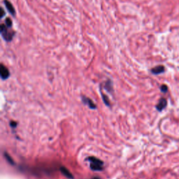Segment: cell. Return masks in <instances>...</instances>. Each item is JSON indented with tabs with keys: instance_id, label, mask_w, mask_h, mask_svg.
Segmentation results:
<instances>
[{
	"instance_id": "cell-1",
	"label": "cell",
	"mask_w": 179,
	"mask_h": 179,
	"mask_svg": "<svg viewBox=\"0 0 179 179\" xmlns=\"http://www.w3.org/2000/svg\"><path fill=\"white\" fill-rule=\"evenodd\" d=\"M0 31H1V36L6 42H10L12 41L16 34V32L11 30V28L6 26L5 24H1Z\"/></svg>"
},
{
	"instance_id": "cell-2",
	"label": "cell",
	"mask_w": 179,
	"mask_h": 179,
	"mask_svg": "<svg viewBox=\"0 0 179 179\" xmlns=\"http://www.w3.org/2000/svg\"><path fill=\"white\" fill-rule=\"evenodd\" d=\"M88 160L90 161V168L94 171H101L103 169V162L100 159L95 157H90L88 158Z\"/></svg>"
},
{
	"instance_id": "cell-3",
	"label": "cell",
	"mask_w": 179,
	"mask_h": 179,
	"mask_svg": "<svg viewBox=\"0 0 179 179\" xmlns=\"http://www.w3.org/2000/svg\"><path fill=\"white\" fill-rule=\"evenodd\" d=\"M4 5L6 6V9H7V11H9V14H11V16H13L14 17H16V10H15V8H14V6H13V4H11L9 0H4Z\"/></svg>"
},
{
	"instance_id": "cell-4",
	"label": "cell",
	"mask_w": 179,
	"mask_h": 179,
	"mask_svg": "<svg viewBox=\"0 0 179 179\" xmlns=\"http://www.w3.org/2000/svg\"><path fill=\"white\" fill-rule=\"evenodd\" d=\"M0 72H1V77L3 80L8 78L10 76V73L9 71L4 64H1V69H0Z\"/></svg>"
},
{
	"instance_id": "cell-5",
	"label": "cell",
	"mask_w": 179,
	"mask_h": 179,
	"mask_svg": "<svg viewBox=\"0 0 179 179\" xmlns=\"http://www.w3.org/2000/svg\"><path fill=\"white\" fill-rule=\"evenodd\" d=\"M167 105V101L165 98H161L156 106V109L158 111H162Z\"/></svg>"
},
{
	"instance_id": "cell-6",
	"label": "cell",
	"mask_w": 179,
	"mask_h": 179,
	"mask_svg": "<svg viewBox=\"0 0 179 179\" xmlns=\"http://www.w3.org/2000/svg\"><path fill=\"white\" fill-rule=\"evenodd\" d=\"M164 71H165V68L162 65L157 66V67H154V68L151 69V72H152V74H155V75H158V74L164 73Z\"/></svg>"
},
{
	"instance_id": "cell-7",
	"label": "cell",
	"mask_w": 179,
	"mask_h": 179,
	"mask_svg": "<svg viewBox=\"0 0 179 179\" xmlns=\"http://www.w3.org/2000/svg\"><path fill=\"white\" fill-rule=\"evenodd\" d=\"M83 102H85V104H88V106H89L90 108H91V109H95V108H96V106H95V104L93 103V101H92L91 99L83 97Z\"/></svg>"
},
{
	"instance_id": "cell-8",
	"label": "cell",
	"mask_w": 179,
	"mask_h": 179,
	"mask_svg": "<svg viewBox=\"0 0 179 179\" xmlns=\"http://www.w3.org/2000/svg\"><path fill=\"white\" fill-rule=\"evenodd\" d=\"M60 171H61V172H62V173L66 177H67V178H73V176H72V174H71L70 172H69V171L68 170V169H66L65 167H61Z\"/></svg>"
},
{
	"instance_id": "cell-9",
	"label": "cell",
	"mask_w": 179,
	"mask_h": 179,
	"mask_svg": "<svg viewBox=\"0 0 179 179\" xmlns=\"http://www.w3.org/2000/svg\"><path fill=\"white\" fill-rule=\"evenodd\" d=\"M5 25L9 28H11L13 25V22L10 18H6L5 20Z\"/></svg>"
},
{
	"instance_id": "cell-10",
	"label": "cell",
	"mask_w": 179,
	"mask_h": 179,
	"mask_svg": "<svg viewBox=\"0 0 179 179\" xmlns=\"http://www.w3.org/2000/svg\"><path fill=\"white\" fill-rule=\"evenodd\" d=\"M160 90L162 92V93H166L167 91H168V87H167V85H161Z\"/></svg>"
},
{
	"instance_id": "cell-11",
	"label": "cell",
	"mask_w": 179,
	"mask_h": 179,
	"mask_svg": "<svg viewBox=\"0 0 179 179\" xmlns=\"http://www.w3.org/2000/svg\"><path fill=\"white\" fill-rule=\"evenodd\" d=\"M4 155H5V157H6V159H7V160H8V161H9V162H10V163H11H11H12V164H14V161H13L12 158H11V157H10V156H9V155H8V154H7V153H4Z\"/></svg>"
},
{
	"instance_id": "cell-12",
	"label": "cell",
	"mask_w": 179,
	"mask_h": 179,
	"mask_svg": "<svg viewBox=\"0 0 179 179\" xmlns=\"http://www.w3.org/2000/svg\"><path fill=\"white\" fill-rule=\"evenodd\" d=\"M4 16H5V12H4V9H3L2 8H1V15H0V17H1V18H2L4 17Z\"/></svg>"
},
{
	"instance_id": "cell-13",
	"label": "cell",
	"mask_w": 179,
	"mask_h": 179,
	"mask_svg": "<svg viewBox=\"0 0 179 179\" xmlns=\"http://www.w3.org/2000/svg\"><path fill=\"white\" fill-rule=\"evenodd\" d=\"M16 125H17V123H16V122H11V127H15L16 126Z\"/></svg>"
},
{
	"instance_id": "cell-14",
	"label": "cell",
	"mask_w": 179,
	"mask_h": 179,
	"mask_svg": "<svg viewBox=\"0 0 179 179\" xmlns=\"http://www.w3.org/2000/svg\"><path fill=\"white\" fill-rule=\"evenodd\" d=\"M93 179H100L99 178H97V177H95V178H94Z\"/></svg>"
}]
</instances>
